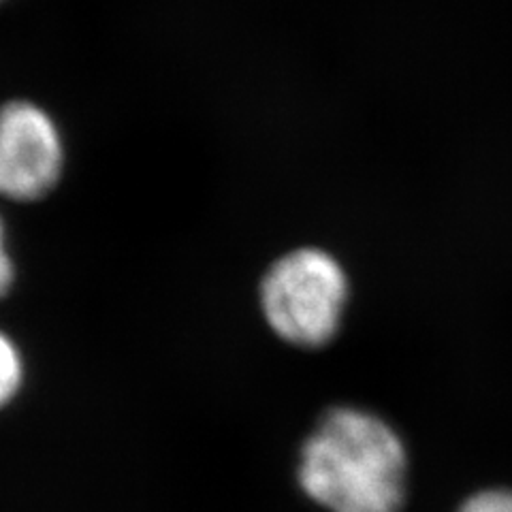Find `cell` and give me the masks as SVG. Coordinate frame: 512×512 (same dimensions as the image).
<instances>
[{
    "mask_svg": "<svg viewBox=\"0 0 512 512\" xmlns=\"http://www.w3.org/2000/svg\"><path fill=\"white\" fill-rule=\"evenodd\" d=\"M350 299V280L335 254L318 246L286 252L267 267L259 306L276 338L318 350L338 338Z\"/></svg>",
    "mask_w": 512,
    "mask_h": 512,
    "instance_id": "7a4b0ae2",
    "label": "cell"
},
{
    "mask_svg": "<svg viewBox=\"0 0 512 512\" xmlns=\"http://www.w3.org/2000/svg\"><path fill=\"white\" fill-rule=\"evenodd\" d=\"M64 171L56 120L30 101L0 107V197L32 203L50 195Z\"/></svg>",
    "mask_w": 512,
    "mask_h": 512,
    "instance_id": "3957f363",
    "label": "cell"
},
{
    "mask_svg": "<svg viewBox=\"0 0 512 512\" xmlns=\"http://www.w3.org/2000/svg\"><path fill=\"white\" fill-rule=\"evenodd\" d=\"M7 227H5V220L0 216V297H5L15 280V265L11 259V252H9V242H7Z\"/></svg>",
    "mask_w": 512,
    "mask_h": 512,
    "instance_id": "8992f818",
    "label": "cell"
},
{
    "mask_svg": "<svg viewBox=\"0 0 512 512\" xmlns=\"http://www.w3.org/2000/svg\"><path fill=\"white\" fill-rule=\"evenodd\" d=\"M26 378V367L20 346L5 331H0V408L11 404Z\"/></svg>",
    "mask_w": 512,
    "mask_h": 512,
    "instance_id": "277c9868",
    "label": "cell"
},
{
    "mask_svg": "<svg viewBox=\"0 0 512 512\" xmlns=\"http://www.w3.org/2000/svg\"><path fill=\"white\" fill-rule=\"evenodd\" d=\"M408 468L406 442L384 416L340 404L301 444L297 483L329 512H402Z\"/></svg>",
    "mask_w": 512,
    "mask_h": 512,
    "instance_id": "6da1fadb",
    "label": "cell"
},
{
    "mask_svg": "<svg viewBox=\"0 0 512 512\" xmlns=\"http://www.w3.org/2000/svg\"><path fill=\"white\" fill-rule=\"evenodd\" d=\"M457 512H512V489L478 491L459 506Z\"/></svg>",
    "mask_w": 512,
    "mask_h": 512,
    "instance_id": "5b68a950",
    "label": "cell"
}]
</instances>
